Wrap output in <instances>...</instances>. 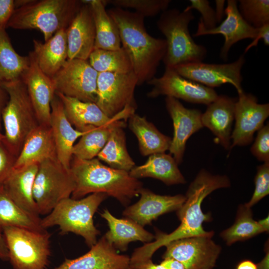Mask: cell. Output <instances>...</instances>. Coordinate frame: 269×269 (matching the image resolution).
Masks as SVG:
<instances>
[{
    "label": "cell",
    "mask_w": 269,
    "mask_h": 269,
    "mask_svg": "<svg viewBox=\"0 0 269 269\" xmlns=\"http://www.w3.org/2000/svg\"><path fill=\"white\" fill-rule=\"evenodd\" d=\"M2 232L14 269H45L50 255V234L46 230L7 227Z\"/></svg>",
    "instance_id": "8"
},
{
    "label": "cell",
    "mask_w": 269,
    "mask_h": 269,
    "mask_svg": "<svg viewBox=\"0 0 269 269\" xmlns=\"http://www.w3.org/2000/svg\"><path fill=\"white\" fill-rule=\"evenodd\" d=\"M236 269H258L257 265L250 260H244L238 265Z\"/></svg>",
    "instance_id": "51"
},
{
    "label": "cell",
    "mask_w": 269,
    "mask_h": 269,
    "mask_svg": "<svg viewBox=\"0 0 269 269\" xmlns=\"http://www.w3.org/2000/svg\"><path fill=\"white\" fill-rule=\"evenodd\" d=\"M126 126V121L121 120L113 129L107 143L97 158L112 168L130 172L135 164L127 148L124 131Z\"/></svg>",
    "instance_id": "32"
},
{
    "label": "cell",
    "mask_w": 269,
    "mask_h": 269,
    "mask_svg": "<svg viewBox=\"0 0 269 269\" xmlns=\"http://www.w3.org/2000/svg\"><path fill=\"white\" fill-rule=\"evenodd\" d=\"M63 105L66 117L75 129L84 131L89 126L101 127L107 125L118 118L125 121L135 110L127 108L112 118H109L95 103L84 102L55 93Z\"/></svg>",
    "instance_id": "22"
},
{
    "label": "cell",
    "mask_w": 269,
    "mask_h": 269,
    "mask_svg": "<svg viewBox=\"0 0 269 269\" xmlns=\"http://www.w3.org/2000/svg\"><path fill=\"white\" fill-rule=\"evenodd\" d=\"M39 164L13 168L2 184L10 197L19 206L39 216L33 194V184Z\"/></svg>",
    "instance_id": "28"
},
{
    "label": "cell",
    "mask_w": 269,
    "mask_h": 269,
    "mask_svg": "<svg viewBox=\"0 0 269 269\" xmlns=\"http://www.w3.org/2000/svg\"><path fill=\"white\" fill-rule=\"evenodd\" d=\"M138 86L133 71L128 73H99L96 104L110 118L128 108L135 109L134 91Z\"/></svg>",
    "instance_id": "10"
},
{
    "label": "cell",
    "mask_w": 269,
    "mask_h": 269,
    "mask_svg": "<svg viewBox=\"0 0 269 269\" xmlns=\"http://www.w3.org/2000/svg\"><path fill=\"white\" fill-rule=\"evenodd\" d=\"M68 59L88 60L94 49L96 32L92 9L83 4L66 29Z\"/></svg>",
    "instance_id": "20"
},
{
    "label": "cell",
    "mask_w": 269,
    "mask_h": 269,
    "mask_svg": "<svg viewBox=\"0 0 269 269\" xmlns=\"http://www.w3.org/2000/svg\"><path fill=\"white\" fill-rule=\"evenodd\" d=\"M0 259H8V252L7 246L1 232H0Z\"/></svg>",
    "instance_id": "49"
},
{
    "label": "cell",
    "mask_w": 269,
    "mask_h": 269,
    "mask_svg": "<svg viewBox=\"0 0 269 269\" xmlns=\"http://www.w3.org/2000/svg\"><path fill=\"white\" fill-rule=\"evenodd\" d=\"M105 3L116 7L132 8L135 12L145 17L154 16L167 9L170 0H105Z\"/></svg>",
    "instance_id": "39"
},
{
    "label": "cell",
    "mask_w": 269,
    "mask_h": 269,
    "mask_svg": "<svg viewBox=\"0 0 269 269\" xmlns=\"http://www.w3.org/2000/svg\"><path fill=\"white\" fill-rule=\"evenodd\" d=\"M88 59L91 66L98 73H128L133 71L131 59L122 47L118 50L95 49Z\"/></svg>",
    "instance_id": "37"
},
{
    "label": "cell",
    "mask_w": 269,
    "mask_h": 269,
    "mask_svg": "<svg viewBox=\"0 0 269 269\" xmlns=\"http://www.w3.org/2000/svg\"><path fill=\"white\" fill-rule=\"evenodd\" d=\"M101 216L109 228L103 237L116 250L124 252L131 242L138 241L146 244L154 238L152 234L139 224L127 218H116L108 209L104 210Z\"/></svg>",
    "instance_id": "27"
},
{
    "label": "cell",
    "mask_w": 269,
    "mask_h": 269,
    "mask_svg": "<svg viewBox=\"0 0 269 269\" xmlns=\"http://www.w3.org/2000/svg\"><path fill=\"white\" fill-rule=\"evenodd\" d=\"M15 9L14 0H0V30L5 29Z\"/></svg>",
    "instance_id": "44"
},
{
    "label": "cell",
    "mask_w": 269,
    "mask_h": 269,
    "mask_svg": "<svg viewBox=\"0 0 269 269\" xmlns=\"http://www.w3.org/2000/svg\"><path fill=\"white\" fill-rule=\"evenodd\" d=\"M128 120L129 127L136 137L142 155L165 152L169 149L171 138L160 132L145 117L134 113Z\"/></svg>",
    "instance_id": "30"
},
{
    "label": "cell",
    "mask_w": 269,
    "mask_h": 269,
    "mask_svg": "<svg viewBox=\"0 0 269 269\" xmlns=\"http://www.w3.org/2000/svg\"><path fill=\"white\" fill-rule=\"evenodd\" d=\"M16 157L0 140V185L2 184L13 169Z\"/></svg>",
    "instance_id": "43"
},
{
    "label": "cell",
    "mask_w": 269,
    "mask_h": 269,
    "mask_svg": "<svg viewBox=\"0 0 269 269\" xmlns=\"http://www.w3.org/2000/svg\"><path fill=\"white\" fill-rule=\"evenodd\" d=\"M258 33L252 42L250 43L245 48L244 53L247 52L249 50L254 46H257L259 40L262 39L266 46L269 45V23H267L258 28Z\"/></svg>",
    "instance_id": "45"
},
{
    "label": "cell",
    "mask_w": 269,
    "mask_h": 269,
    "mask_svg": "<svg viewBox=\"0 0 269 269\" xmlns=\"http://www.w3.org/2000/svg\"><path fill=\"white\" fill-rule=\"evenodd\" d=\"M98 74L88 60H67L52 78L55 93L96 103Z\"/></svg>",
    "instance_id": "11"
},
{
    "label": "cell",
    "mask_w": 269,
    "mask_h": 269,
    "mask_svg": "<svg viewBox=\"0 0 269 269\" xmlns=\"http://www.w3.org/2000/svg\"><path fill=\"white\" fill-rule=\"evenodd\" d=\"M238 8L245 20L256 28L269 23V0H240Z\"/></svg>",
    "instance_id": "38"
},
{
    "label": "cell",
    "mask_w": 269,
    "mask_h": 269,
    "mask_svg": "<svg viewBox=\"0 0 269 269\" xmlns=\"http://www.w3.org/2000/svg\"><path fill=\"white\" fill-rule=\"evenodd\" d=\"M66 29L59 30L44 43L36 39L33 41L32 52L36 62L39 69L51 78L68 59Z\"/></svg>",
    "instance_id": "26"
},
{
    "label": "cell",
    "mask_w": 269,
    "mask_h": 269,
    "mask_svg": "<svg viewBox=\"0 0 269 269\" xmlns=\"http://www.w3.org/2000/svg\"><path fill=\"white\" fill-rule=\"evenodd\" d=\"M4 139V135L0 132V140H3Z\"/></svg>",
    "instance_id": "53"
},
{
    "label": "cell",
    "mask_w": 269,
    "mask_h": 269,
    "mask_svg": "<svg viewBox=\"0 0 269 269\" xmlns=\"http://www.w3.org/2000/svg\"><path fill=\"white\" fill-rule=\"evenodd\" d=\"M165 105L173 125V136L168 150L178 165L182 162L187 140L203 127L202 113L199 110L185 108L172 97H166Z\"/></svg>",
    "instance_id": "17"
},
{
    "label": "cell",
    "mask_w": 269,
    "mask_h": 269,
    "mask_svg": "<svg viewBox=\"0 0 269 269\" xmlns=\"http://www.w3.org/2000/svg\"><path fill=\"white\" fill-rule=\"evenodd\" d=\"M6 97H8L7 93L4 90V89L0 85V130L1 128L0 122L1 121L2 111L7 102V101H6Z\"/></svg>",
    "instance_id": "50"
},
{
    "label": "cell",
    "mask_w": 269,
    "mask_h": 269,
    "mask_svg": "<svg viewBox=\"0 0 269 269\" xmlns=\"http://www.w3.org/2000/svg\"><path fill=\"white\" fill-rule=\"evenodd\" d=\"M194 18L192 10L172 8L161 13L156 24L165 37L166 51L162 60L165 67L202 62L205 58L206 48L197 44L189 32V24Z\"/></svg>",
    "instance_id": "5"
},
{
    "label": "cell",
    "mask_w": 269,
    "mask_h": 269,
    "mask_svg": "<svg viewBox=\"0 0 269 269\" xmlns=\"http://www.w3.org/2000/svg\"><path fill=\"white\" fill-rule=\"evenodd\" d=\"M91 8L95 27L94 49L118 50L122 47L118 26L105 8V0H82Z\"/></svg>",
    "instance_id": "31"
},
{
    "label": "cell",
    "mask_w": 269,
    "mask_h": 269,
    "mask_svg": "<svg viewBox=\"0 0 269 269\" xmlns=\"http://www.w3.org/2000/svg\"><path fill=\"white\" fill-rule=\"evenodd\" d=\"M75 188L70 169L57 158L39 164L33 194L39 215H48L63 200L69 198Z\"/></svg>",
    "instance_id": "9"
},
{
    "label": "cell",
    "mask_w": 269,
    "mask_h": 269,
    "mask_svg": "<svg viewBox=\"0 0 269 269\" xmlns=\"http://www.w3.org/2000/svg\"><path fill=\"white\" fill-rule=\"evenodd\" d=\"M28 56L29 66L21 80L26 88L39 125L50 126L51 104L55 95L54 85L52 78L39 69L32 51Z\"/></svg>",
    "instance_id": "18"
},
{
    "label": "cell",
    "mask_w": 269,
    "mask_h": 269,
    "mask_svg": "<svg viewBox=\"0 0 269 269\" xmlns=\"http://www.w3.org/2000/svg\"><path fill=\"white\" fill-rule=\"evenodd\" d=\"M190 4L185 10L195 9L201 14L200 20L206 29H212L216 26L217 23L215 10L210 5L207 0H190Z\"/></svg>",
    "instance_id": "42"
},
{
    "label": "cell",
    "mask_w": 269,
    "mask_h": 269,
    "mask_svg": "<svg viewBox=\"0 0 269 269\" xmlns=\"http://www.w3.org/2000/svg\"><path fill=\"white\" fill-rule=\"evenodd\" d=\"M130 257L119 254L103 236L85 254L65 260L55 269H130Z\"/></svg>",
    "instance_id": "21"
},
{
    "label": "cell",
    "mask_w": 269,
    "mask_h": 269,
    "mask_svg": "<svg viewBox=\"0 0 269 269\" xmlns=\"http://www.w3.org/2000/svg\"><path fill=\"white\" fill-rule=\"evenodd\" d=\"M8 95L1 113L2 140L16 157L28 134L39 125L26 88L21 80L0 84Z\"/></svg>",
    "instance_id": "7"
},
{
    "label": "cell",
    "mask_w": 269,
    "mask_h": 269,
    "mask_svg": "<svg viewBox=\"0 0 269 269\" xmlns=\"http://www.w3.org/2000/svg\"><path fill=\"white\" fill-rule=\"evenodd\" d=\"M264 232V229L258 222L254 219L251 208L242 204L238 208L234 223L223 231L220 236L226 244L230 246L238 241L248 240Z\"/></svg>",
    "instance_id": "36"
},
{
    "label": "cell",
    "mask_w": 269,
    "mask_h": 269,
    "mask_svg": "<svg viewBox=\"0 0 269 269\" xmlns=\"http://www.w3.org/2000/svg\"><path fill=\"white\" fill-rule=\"evenodd\" d=\"M70 170L75 182L72 198L75 199L102 193L127 205L143 188L142 183L129 172L106 165L97 157L86 160L73 156Z\"/></svg>",
    "instance_id": "3"
},
{
    "label": "cell",
    "mask_w": 269,
    "mask_h": 269,
    "mask_svg": "<svg viewBox=\"0 0 269 269\" xmlns=\"http://www.w3.org/2000/svg\"><path fill=\"white\" fill-rule=\"evenodd\" d=\"M245 63L244 55L242 54L232 63L209 64L200 62L182 64L173 68L182 77L209 88L213 89L230 84L240 93L243 91L241 70Z\"/></svg>",
    "instance_id": "14"
},
{
    "label": "cell",
    "mask_w": 269,
    "mask_h": 269,
    "mask_svg": "<svg viewBox=\"0 0 269 269\" xmlns=\"http://www.w3.org/2000/svg\"><path fill=\"white\" fill-rule=\"evenodd\" d=\"M51 109L50 127L57 158L65 167L70 169L75 142L85 132L75 129L70 124L65 115L62 102L56 94L51 102Z\"/></svg>",
    "instance_id": "23"
},
{
    "label": "cell",
    "mask_w": 269,
    "mask_h": 269,
    "mask_svg": "<svg viewBox=\"0 0 269 269\" xmlns=\"http://www.w3.org/2000/svg\"><path fill=\"white\" fill-rule=\"evenodd\" d=\"M261 227L264 229L265 232H268L269 230V215L259 221H258Z\"/></svg>",
    "instance_id": "52"
},
{
    "label": "cell",
    "mask_w": 269,
    "mask_h": 269,
    "mask_svg": "<svg viewBox=\"0 0 269 269\" xmlns=\"http://www.w3.org/2000/svg\"><path fill=\"white\" fill-rule=\"evenodd\" d=\"M147 83L152 86L147 94L149 98L166 96L189 103L208 105L218 96L214 89L182 77L173 68L165 67L161 77H154Z\"/></svg>",
    "instance_id": "12"
},
{
    "label": "cell",
    "mask_w": 269,
    "mask_h": 269,
    "mask_svg": "<svg viewBox=\"0 0 269 269\" xmlns=\"http://www.w3.org/2000/svg\"><path fill=\"white\" fill-rule=\"evenodd\" d=\"M251 151L259 160L264 162H269V123L258 131Z\"/></svg>",
    "instance_id": "41"
},
{
    "label": "cell",
    "mask_w": 269,
    "mask_h": 269,
    "mask_svg": "<svg viewBox=\"0 0 269 269\" xmlns=\"http://www.w3.org/2000/svg\"><path fill=\"white\" fill-rule=\"evenodd\" d=\"M230 185L227 176L213 175L205 169L201 170L189 186L185 202L177 210L180 221L179 226L170 234L157 231L153 242L146 243L134 251L130 257V263L151 259L158 249L176 240L196 236L213 237L214 232L203 229V223L209 221L211 216L203 213L202 203L213 191Z\"/></svg>",
    "instance_id": "1"
},
{
    "label": "cell",
    "mask_w": 269,
    "mask_h": 269,
    "mask_svg": "<svg viewBox=\"0 0 269 269\" xmlns=\"http://www.w3.org/2000/svg\"><path fill=\"white\" fill-rule=\"evenodd\" d=\"M41 219L19 206L6 192L3 184L0 185V232L7 227L25 228L42 232Z\"/></svg>",
    "instance_id": "33"
},
{
    "label": "cell",
    "mask_w": 269,
    "mask_h": 269,
    "mask_svg": "<svg viewBox=\"0 0 269 269\" xmlns=\"http://www.w3.org/2000/svg\"><path fill=\"white\" fill-rule=\"evenodd\" d=\"M226 18L218 26L212 29H206L199 20L196 32L194 37L206 35L221 34L225 38L220 56L223 60L228 59V53L232 46L237 42L245 39H255L259 29L247 23L241 15L238 2L235 0H228L225 8Z\"/></svg>",
    "instance_id": "16"
},
{
    "label": "cell",
    "mask_w": 269,
    "mask_h": 269,
    "mask_svg": "<svg viewBox=\"0 0 269 269\" xmlns=\"http://www.w3.org/2000/svg\"><path fill=\"white\" fill-rule=\"evenodd\" d=\"M255 190L250 200L245 204L252 208L269 193V162L257 167L255 177Z\"/></svg>",
    "instance_id": "40"
},
{
    "label": "cell",
    "mask_w": 269,
    "mask_h": 269,
    "mask_svg": "<svg viewBox=\"0 0 269 269\" xmlns=\"http://www.w3.org/2000/svg\"><path fill=\"white\" fill-rule=\"evenodd\" d=\"M237 100L226 95H218L207 105L206 110L201 116L203 126L212 132L217 142L226 150L231 147L232 127Z\"/></svg>",
    "instance_id": "24"
},
{
    "label": "cell",
    "mask_w": 269,
    "mask_h": 269,
    "mask_svg": "<svg viewBox=\"0 0 269 269\" xmlns=\"http://www.w3.org/2000/svg\"><path fill=\"white\" fill-rule=\"evenodd\" d=\"M121 120H125L118 118L103 126L87 127L78 141L75 143L73 156L86 160L97 157L107 143L112 130Z\"/></svg>",
    "instance_id": "35"
},
{
    "label": "cell",
    "mask_w": 269,
    "mask_h": 269,
    "mask_svg": "<svg viewBox=\"0 0 269 269\" xmlns=\"http://www.w3.org/2000/svg\"><path fill=\"white\" fill-rule=\"evenodd\" d=\"M130 269H166L160 264H154L151 259L145 261L130 264Z\"/></svg>",
    "instance_id": "46"
},
{
    "label": "cell",
    "mask_w": 269,
    "mask_h": 269,
    "mask_svg": "<svg viewBox=\"0 0 269 269\" xmlns=\"http://www.w3.org/2000/svg\"><path fill=\"white\" fill-rule=\"evenodd\" d=\"M160 264L166 269H185L182 263L172 259H164Z\"/></svg>",
    "instance_id": "47"
},
{
    "label": "cell",
    "mask_w": 269,
    "mask_h": 269,
    "mask_svg": "<svg viewBox=\"0 0 269 269\" xmlns=\"http://www.w3.org/2000/svg\"><path fill=\"white\" fill-rule=\"evenodd\" d=\"M108 197L105 193H94L78 199L70 197L65 199L41 219V226L46 230L57 225L61 234L71 232L79 235L91 247L97 243L100 234L94 225L93 216Z\"/></svg>",
    "instance_id": "6"
},
{
    "label": "cell",
    "mask_w": 269,
    "mask_h": 269,
    "mask_svg": "<svg viewBox=\"0 0 269 269\" xmlns=\"http://www.w3.org/2000/svg\"><path fill=\"white\" fill-rule=\"evenodd\" d=\"M119 30L122 47L128 54L138 86L155 77L166 51L165 39L156 38L146 31L144 17L119 7L107 10Z\"/></svg>",
    "instance_id": "2"
},
{
    "label": "cell",
    "mask_w": 269,
    "mask_h": 269,
    "mask_svg": "<svg viewBox=\"0 0 269 269\" xmlns=\"http://www.w3.org/2000/svg\"><path fill=\"white\" fill-rule=\"evenodd\" d=\"M129 173L137 179L150 177L158 179L168 185L186 183L173 156L165 152L149 155L144 164L135 166Z\"/></svg>",
    "instance_id": "29"
},
{
    "label": "cell",
    "mask_w": 269,
    "mask_h": 269,
    "mask_svg": "<svg viewBox=\"0 0 269 269\" xmlns=\"http://www.w3.org/2000/svg\"><path fill=\"white\" fill-rule=\"evenodd\" d=\"M29 64V56L17 53L5 29L0 30V84L21 80Z\"/></svg>",
    "instance_id": "34"
},
{
    "label": "cell",
    "mask_w": 269,
    "mask_h": 269,
    "mask_svg": "<svg viewBox=\"0 0 269 269\" xmlns=\"http://www.w3.org/2000/svg\"><path fill=\"white\" fill-rule=\"evenodd\" d=\"M225 0H215L216 8L215 12L217 22H220L225 15Z\"/></svg>",
    "instance_id": "48"
},
{
    "label": "cell",
    "mask_w": 269,
    "mask_h": 269,
    "mask_svg": "<svg viewBox=\"0 0 269 269\" xmlns=\"http://www.w3.org/2000/svg\"><path fill=\"white\" fill-rule=\"evenodd\" d=\"M212 236H196L176 240L166 245L163 259H172L185 269H213L221 248Z\"/></svg>",
    "instance_id": "13"
},
{
    "label": "cell",
    "mask_w": 269,
    "mask_h": 269,
    "mask_svg": "<svg viewBox=\"0 0 269 269\" xmlns=\"http://www.w3.org/2000/svg\"><path fill=\"white\" fill-rule=\"evenodd\" d=\"M82 4L77 0H31L14 9L6 28L38 30L46 42L68 27Z\"/></svg>",
    "instance_id": "4"
},
{
    "label": "cell",
    "mask_w": 269,
    "mask_h": 269,
    "mask_svg": "<svg viewBox=\"0 0 269 269\" xmlns=\"http://www.w3.org/2000/svg\"><path fill=\"white\" fill-rule=\"evenodd\" d=\"M139 200L127 207L123 212L124 216L142 227L165 213L177 211L185 201V195L173 196L157 194L142 188Z\"/></svg>",
    "instance_id": "19"
},
{
    "label": "cell",
    "mask_w": 269,
    "mask_h": 269,
    "mask_svg": "<svg viewBox=\"0 0 269 269\" xmlns=\"http://www.w3.org/2000/svg\"><path fill=\"white\" fill-rule=\"evenodd\" d=\"M238 93L235 103V125L231 139L230 149L235 146H245L253 140L254 134L263 126L269 116V104H259L257 98L244 91Z\"/></svg>",
    "instance_id": "15"
},
{
    "label": "cell",
    "mask_w": 269,
    "mask_h": 269,
    "mask_svg": "<svg viewBox=\"0 0 269 269\" xmlns=\"http://www.w3.org/2000/svg\"><path fill=\"white\" fill-rule=\"evenodd\" d=\"M54 158H57V153L52 129L50 126L39 125L26 138L13 168L39 164Z\"/></svg>",
    "instance_id": "25"
}]
</instances>
